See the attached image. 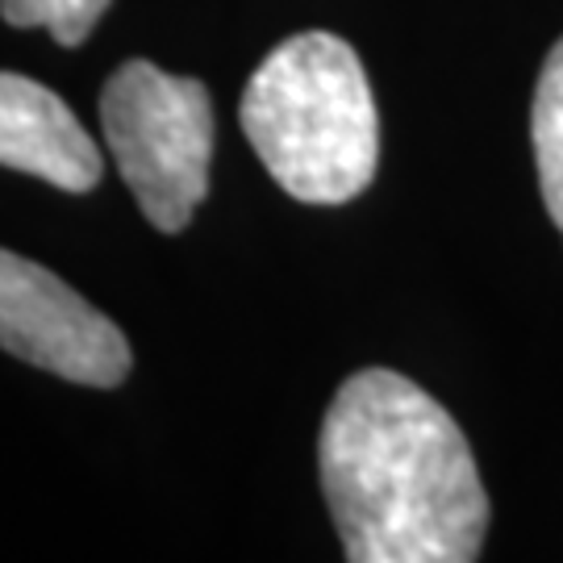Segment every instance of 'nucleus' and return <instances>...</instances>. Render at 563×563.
<instances>
[{
    "label": "nucleus",
    "mask_w": 563,
    "mask_h": 563,
    "mask_svg": "<svg viewBox=\"0 0 563 563\" xmlns=\"http://www.w3.org/2000/svg\"><path fill=\"white\" fill-rule=\"evenodd\" d=\"M318 472L351 563H472L488 497L460 422L388 367L342 380L318 434Z\"/></svg>",
    "instance_id": "f257e3e1"
},
{
    "label": "nucleus",
    "mask_w": 563,
    "mask_h": 563,
    "mask_svg": "<svg viewBox=\"0 0 563 563\" xmlns=\"http://www.w3.org/2000/svg\"><path fill=\"white\" fill-rule=\"evenodd\" d=\"M272 180L305 205H346L376 180L380 118L351 42L309 30L255 67L239 104Z\"/></svg>",
    "instance_id": "f03ea898"
},
{
    "label": "nucleus",
    "mask_w": 563,
    "mask_h": 563,
    "mask_svg": "<svg viewBox=\"0 0 563 563\" xmlns=\"http://www.w3.org/2000/svg\"><path fill=\"white\" fill-rule=\"evenodd\" d=\"M101 125L121 180L130 184L146 222L180 234L209 192L213 101L192 76L130 59L104 80Z\"/></svg>",
    "instance_id": "7ed1b4c3"
},
{
    "label": "nucleus",
    "mask_w": 563,
    "mask_h": 563,
    "mask_svg": "<svg viewBox=\"0 0 563 563\" xmlns=\"http://www.w3.org/2000/svg\"><path fill=\"white\" fill-rule=\"evenodd\" d=\"M0 346L18 360L88 388L130 376V342L101 309L42 263L0 246Z\"/></svg>",
    "instance_id": "20e7f679"
},
{
    "label": "nucleus",
    "mask_w": 563,
    "mask_h": 563,
    "mask_svg": "<svg viewBox=\"0 0 563 563\" xmlns=\"http://www.w3.org/2000/svg\"><path fill=\"white\" fill-rule=\"evenodd\" d=\"M0 167L25 172L63 192H88L101 180V146L46 84L0 71Z\"/></svg>",
    "instance_id": "39448f33"
},
{
    "label": "nucleus",
    "mask_w": 563,
    "mask_h": 563,
    "mask_svg": "<svg viewBox=\"0 0 563 563\" xmlns=\"http://www.w3.org/2000/svg\"><path fill=\"white\" fill-rule=\"evenodd\" d=\"M530 139L539 163V188L551 222L563 234V38L551 46L539 88H534V113H530Z\"/></svg>",
    "instance_id": "423d86ee"
},
{
    "label": "nucleus",
    "mask_w": 563,
    "mask_h": 563,
    "mask_svg": "<svg viewBox=\"0 0 563 563\" xmlns=\"http://www.w3.org/2000/svg\"><path fill=\"white\" fill-rule=\"evenodd\" d=\"M113 0H0V18L18 30L42 25L59 46H80Z\"/></svg>",
    "instance_id": "0eeeda50"
}]
</instances>
